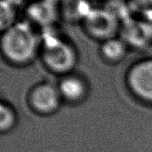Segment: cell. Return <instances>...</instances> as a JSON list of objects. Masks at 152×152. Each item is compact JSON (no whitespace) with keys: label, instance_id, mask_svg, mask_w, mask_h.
Instances as JSON below:
<instances>
[{"label":"cell","instance_id":"obj_1","mask_svg":"<svg viewBox=\"0 0 152 152\" xmlns=\"http://www.w3.org/2000/svg\"><path fill=\"white\" fill-rule=\"evenodd\" d=\"M41 36L27 20H19L1 34L0 50L11 64L25 66L32 63L41 51Z\"/></svg>","mask_w":152,"mask_h":152},{"label":"cell","instance_id":"obj_2","mask_svg":"<svg viewBox=\"0 0 152 152\" xmlns=\"http://www.w3.org/2000/svg\"><path fill=\"white\" fill-rule=\"evenodd\" d=\"M40 56L43 65L61 77L75 72L79 61L76 48L69 40L59 36L41 37Z\"/></svg>","mask_w":152,"mask_h":152},{"label":"cell","instance_id":"obj_3","mask_svg":"<svg viewBox=\"0 0 152 152\" xmlns=\"http://www.w3.org/2000/svg\"><path fill=\"white\" fill-rule=\"evenodd\" d=\"M125 84L132 96L152 106V57L140 59L125 74Z\"/></svg>","mask_w":152,"mask_h":152},{"label":"cell","instance_id":"obj_4","mask_svg":"<svg viewBox=\"0 0 152 152\" xmlns=\"http://www.w3.org/2000/svg\"><path fill=\"white\" fill-rule=\"evenodd\" d=\"M27 100L34 112L45 116L57 112L63 103L56 83L50 82H42L34 85L30 90Z\"/></svg>","mask_w":152,"mask_h":152},{"label":"cell","instance_id":"obj_5","mask_svg":"<svg viewBox=\"0 0 152 152\" xmlns=\"http://www.w3.org/2000/svg\"><path fill=\"white\" fill-rule=\"evenodd\" d=\"M87 34L101 42L116 37L119 28V20L115 14L106 8L93 9L82 22Z\"/></svg>","mask_w":152,"mask_h":152},{"label":"cell","instance_id":"obj_6","mask_svg":"<svg viewBox=\"0 0 152 152\" xmlns=\"http://www.w3.org/2000/svg\"><path fill=\"white\" fill-rule=\"evenodd\" d=\"M56 86L63 102L78 105L89 95L90 87L85 77L75 72L61 76Z\"/></svg>","mask_w":152,"mask_h":152},{"label":"cell","instance_id":"obj_7","mask_svg":"<svg viewBox=\"0 0 152 152\" xmlns=\"http://www.w3.org/2000/svg\"><path fill=\"white\" fill-rule=\"evenodd\" d=\"M28 22L32 26L47 27L53 24L56 17H59L58 6L48 0H43L30 5L27 9Z\"/></svg>","mask_w":152,"mask_h":152},{"label":"cell","instance_id":"obj_8","mask_svg":"<svg viewBox=\"0 0 152 152\" xmlns=\"http://www.w3.org/2000/svg\"><path fill=\"white\" fill-rule=\"evenodd\" d=\"M58 6L59 17L71 22H83L93 7L90 0H61Z\"/></svg>","mask_w":152,"mask_h":152},{"label":"cell","instance_id":"obj_9","mask_svg":"<svg viewBox=\"0 0 152 152\" xmlns=\"http://www.w3.org/2000/svg\"><path fill=\"white\" fill-rule=\"evenodd\" d=\"M129 52L126 43L119 37H113L101 42L99 53L104 61L110 64H117L125 58Z\"/></svg>","mask_w":152,"mask_h":152},{"label":"cell","instance_id":"obj_10","mask_svg":"<svg viewBox=\"0 0 152 152\" xmlns=\"http://www.w3.org/2000/svg\"><path fill=\"white\" fill-rule=\"evenodd\" d=\"M17 6L9 0H0V33L17 23Z\"/></svg>","mask_w":152,"mask_h":152},{"label":"cell","instance_id":"obj_11","mask_svg":"<svg viewBox=\"0 0 152 152\" xmlns=\"http://www.w3.org/2000/svg\"><path fill=\"white\" fill-rule=\"evenodd\" d=\"M17 123V114L9 103L0 100V133H6L14 129Z\"/></svg>","mask_w":152,"mask_h":152},{"label":"cell","instance_id":"obj_12","mask_svg":"<svg viewBox=\"0 0 152 152\" xmlns=\"http://www.w3.org/2000/svg\"><path fill=\"white\" fill-rule=\"evenodd\" d=\"M113 1H118V0H113Z\"/></svg>","mask_w":152,"mask_h":152}]
</instances>
